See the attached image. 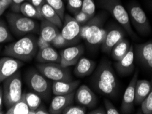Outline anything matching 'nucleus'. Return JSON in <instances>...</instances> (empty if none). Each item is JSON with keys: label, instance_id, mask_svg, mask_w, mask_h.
Masks as SVG:
<instances>
[{"label": "nucleus", "instance_id": "obj_1", "mask_svg": "<svg viewBox=\"0 0 152 114\" xmlns=\"http://www.w3.org/2000/svg\"><path fill=\"white\" fill-rule=\"evenodd\" d=\"M94 88L102 95L110 98L117 94L118 84L115 71L108 62L103 61L91 78Z\"/></svg>", "mask_w": 152, "mask_h": 114}, {"label": "nucleus", "instance_id": "obj_2", "mask_svg": "<svg viewBox=\"0 0 152 114\" xmlns=\"http://www.w3.org/2000/svg\"><path fill=\"white\" fill-rule=\"evenodd\" d=\"M37 39L38 38L34 35L27 34L18 41L6 45L2 54L15 57L22 62H30L35 57L39 50Z\"/></svg>", "mask_w": 152, "mask_h": 114}, {"label": "nucleus", "instance_id": "obj_3", "mask_svg": "<svg viewBox=\"0 0 152 114\" xmlns=\"http://www.w3.org/2000/svg\"><path fill=\"white\" fill-rule=\"evenodd\" d=\"M105 20V14H99L91 18L89 21L82 25L81 39L85 40L91 46L102 45L107 33V30L104 28Z\"/></svg>", "mask_w": 152, "mask_h": 114}, {"label": "nucleus", "instance_id": "obj_4", "mask_svg": "<svg viewBox=\"0 0 152 114\" xmlns=\"http://www.w3.org/2000/svg\"><path fill=\"white\" fill-rule=\"evenodd\" d=\"M99 6L108 12L118 23L124 28L127 33L134 39L137 37L134 32L129 19L128 12L121 1V0H99Z\"/></svg>", "mask_w": 152, "mask_h": 114}, {"label": "nucleus", "instance_id": "obj_5", "mask_svg": "<svg viewBox=\"0 0 152 114\" xmlns=\"http://www.w3.org/2000/svg\"><path fill=\"white\" fill-rule=\"evenodd\" d=\"M6 20L11 31L17 36H23L30 33H38L40 30V25L37 21L19 13H8Z\"/></svg>", "mask_w": 152, "mask_h": 114}, {"label": "nucleus", "instance_id": "obj_6", "mask_svg": "<svg viewBox=\"0 0 152 114\" xmlns=\"http://www.w3.org/2000/svg\"><path fill=\"white\" fill-rule=\"evenodd\" d=\"M48 79L34 68L29 69L25 75L26 83L28 86L46 102L50 100L52 93V84L51 85Z\"/></svg>", "mask_w": 152, "mask_h": 114}, {"label": "nucleus", "instance_id": "obj_7", "mask_svg": "<svg viewBox=\"0 0 152 114\" xmlns=\"http://www.w3.org/2000/svg\"><path fill=\"white\" fill-rule=\"evenodd\" d=\"M2 84L4 104L6 109H8L19 101L23 96V83L21 73L17 71L4 80Z\"/></svg>", "mask_w": 152, "mask_h": 114}, {"label": "nucleus", "instance_id": "obj_8", "mask_svg": "<svg viewBox=\"0 0 152 114\" xmlns=\"http://www.w3.org/2000/svg\"><path fill=\"white\" fill-rule=\"evenodd\" d=\"M129 21L140 36H147L151 32V27L145 11L136 2H130L127 6Z\"/></svg>", "mask_w": 152, "mask_h": 114}, {"label": "nucleus", "instance_id": "obj_9", "mask_svg": "<svg viewBox=\"0 0 152 114\" xmlns=\"http://www.w3.org/2000/svg\"><path fill=\"white\" fill-rule=\"evenodd\" d=\"M37 68L47 79L53 81H69L73 80L70 69L62 66L60 63H39L37 65Z\"/></svg>", "mask_w": 152, "mask_h": 114}, {"label": "nucleus", "instance_id": "obj_10", "mask_svg": "<svg viewBox=\"0 0 152 114\" xmlns=\"http://www.w3.org/2000/svg\"><path fill=\"white\" fill-rule=\"evenodd\" d=\"M62 30L60 31L62 36L69 42V46H73L77 43L80 40V32L82 25L76 21L74 17L69 14H65L63 19Z\"/></svg>", "mask_w": 152, "mask_h": 114}, {"label": "nucleus", "instance_id": "obj_11", "mask_svg": "<svg viewBox=\"0 0 152 114\" xmlns=\"http://www.w3.org/2000/svg\"><path fill=\"white\" fill-rule=\"evenodd\" d=\"M138 71H135L131 81L123 96V99L121 106V112L124 114L132 113L134 109L135 101V89L136 82L138 81Z\"/></svg>", "mask_w": 152, "mask_h": 114}, {"label": "nucleus", "instance_id": "obj_12", "mask_svg": "<svg viewBox=\"0 0 152 114\" xmlns=\"http://www.w3.org/2000/svg\"><path fill=\"white\" fill-rule=\"evenodd\" d=\"M74 100L86 108H94L98 103V98L94 91L86 85H81L75 91Z\"/></svg>", "mask_w": 152, "mask_h": 114}, {"label": "nucleus", "instance_id": "obj_13", "mask_svg": "<svg viewBox=\"0 0 152 114\" xmlns=\"http://www.w3.org/2000/svg\"><path fill=\"white\" fill-rule=\"evenodd\" d=\"M84 48L82 44L67 46L60 52V64L64 67H69L75 65L84 54Z\"/></svg>", "mask_w": 152, "mask_h": 114}, {"label": "nucleus", "instance_id": "obj_14", "mask_svg": "<svg viewBox=\"0 0 152 114\" xmlns=\"http://www.w3.org/2000/svg\"><path fill=\"white\" fill-rule=\"evenodd\" d=\"M23 64L21 60L10 56L0 58V84L19 71Z\"/></svg>", "mask_w": 152, "mask_h": 114}, {"label": "nucleus", "instance_id": "obj_15", "mask_svg": "<svg viewBox=\"0 0 152 114\" xmlns=\"http://www.w3.org/2000/svg\"><path fill=\"white\" fill-rule=\"evenodd\" d=\"M125 30L124 28L120 27H113L107 30L106 37L102 44V50L104 53H110L112 49L120 42L123 38H124Z\"/></svg>", "mask_w": 152, "mask_h": 114}, {"label": "nucleus", "instance_id": "obj_16", "mask_svg": "<svg viewBox=\"0 0 152 114\" xmlns=\"http://www.w3.org/2000/svg\"><path fill=\"white\" fill-rule=\"evenodd\" d=\"M134 51L133 46H130L128 52L125 56L116 62L115 67L118 74L121 76H127L134 70Z\"/></svg>", "mask_w": 152, "mask_h": 114}, {"label": "nucleus", "instance_id": "obj_17", "mask_svg": "<svg viewBox=\"0 0 152 114\" xmlns=\"http://www.w3.org/2000/svg\"><path fill=\"white\" fill-rule=\"evenodd\" d=\"M75 91L68 94L55 95V97L52 98L49 108L50 113L61 114L66 107L70 105H73L74 101Z\"/></svg>", "mask_w": 152, "mask_h": 114}, {"label": "nucleus", "instance_id": "obj_18", "mask_svg": "<svg viewBox=\"0 0 152 114\" xmlns=\"http://www.w3.org/2000/svg\"><path fill=\"white\" fill-rule=\"evenodd\" d=\"M95 66V62L88 58L82 57L75 64L73 73L76 77L80 78L85 77L90 75L93 72Z\"/></svg>", "mask_w": 152, "mask_h": 114}, {"label": "nucleus", "instance_id": "obj_19", "mask_svg": "<svg viewBox=\"0 0 152 114\" xmlns=\"http://www.w3.org/2000/svg\"><path fill=\"white\" fill-rule=\"evenodd\" d=\"M36 60L39 63H60V54L51 46L40 49L36 55Z\"/></svg>", "mask_w": 152, "mask_h": 114}, {"label": "nucleus", "instance_id": "obj_20", "mask_svg": "<svg viewBox=\"0 0 152 114\" xmlns=\"http://www.w3.org/2000/svg\"><path fill=\"white\" fill-rule=\"evenodd\" d=\"M80 81H53L51 85L52 94L53 95H64L68 94L80 86Z\"/></svg>", "mask_w": 152, "mask_h": 114}, {"label": "nucleus", "instance_id": "obj_21", "mask_svg": "<svg viewBox=\"0 0 152 114\" xmlns=\"http://www.w3.org/2000/svg\"><path fill=\"white\" fill-rule=\"evenodd\" d=\"M60 32V28L56 25L45 19L41 20L39 30L40 36H41L46 41L51 43Z\"/></svg>", "mask_w": 152, "mask_h": 114}, {"label": "nucleus", "instance_id": "obj_22", "mask_svg": "<svg viewBox=\"0 0 152 114\" xmlns=\"http://www.w3.org/2000/svg\"><path fill=\"white\" fill-rule=\"evenodd\" d=\"M40 11H41L42 19L56 25L59 28H62V24H63L62 20L60 19L56 11L51 8L49 4L47 3L44 4L40 8Z\"/></svg>", "mask_w": 152, "mask_h": 114}, {"label": "nucleus", "instance_id": "obj_23", "mask_svg": "<svg viewBox=\"0 0 152 114\" xmlns=\"http://www.w3.org/2000/svg\"><path fill=\"white\" fill-rule=\"evenodd\" d=\"M151 84L147 80H138L136 82L135 89V101L137 105L141 104L143 100L150 92Z\"/></svg>", "mask_w": 152, "mask_h": 114}, {"label": "nucleus", "instance_id": "obj_24", "mask_svg": "<svg viewBox=\"0 0 152 114\" xmlns=\"http://www.w3.org/2000/svg\"><path fill=\"white\" fill-rule=\"evenodd\" d=\"M134 51L136 60L140 64L142 63L152 57V41L137 44Z\"/></svg>", "mask_w": 152, "mask_h": 114}, {"label": "nucleus", "instance_id": "obj_25", "mask_svg": "<svg viewBox=\"0 0 152 114\" xmlns=\"http://www.w3.org/2000/svg\"><path fill=\"white\" fill-rule=\"evenodd\" d=\"M130 46L129 42L126 39L123 38L112 49L110 53L113 59L116 62L122 59L128 52Z\"/></svg>", "mask_w": 152, "mask_h": 114}, {"label": "nucleus", "instance_id": "obj_26", "mask_svg": "<svg viewBox=\"0 0 152 114\" xmlns=\"http://www.w3.org/2000/svg\"><path fill=\"white\" fill-rule=\"evenodd\" d=\"M20 12L24 16L31 18V19L41 20V21L43 19L40 9L36 7L29 1H25L21 4L20 7Z\"/></svg>", "mask_w": 152, "mask_h": 114}, {"label": "nucleus", "instance_id": "obj_27", "mask_svg": "<svg viewBox=\"0 0 152 114\" xmlns=\"http://www.w3.org/2000/svg\"><path fill=\"white\" fill-rule=\"evenodd\" d=\"M30 108L27 104L23 96L19 101L7 109L6 114H29Z\"/></svg>", "mask_w": 152, "mask_h": 114}, {"label": "nucleus", "instance_id": "obj_28", "mask_svg": "<svg viewBox=\"0 0 152 114\" xmlns=\"http://www.w3.org/2000/svg\"><path fill=\"white\" fill-rule=\"evenodd\" d=\"M23 96L30 110H36L42 104V98L35 92L23 93Z\"/></svg>", "mask_w": 152, "mask_h": 114}, {"label": "nucleus", "instance_id": "obj_29", "mask_svg": "<svg viewBox=\"0 0 152 114\" xmlns=\"http://www.w3.org/2000/svg\"><path fill=\"white\" fill-rule=\"evenodd\" d=\"M13 39L7 25L3 20L0 19V44L11 42Z\"/></svg>", "mask_w": 152, "mask_h": 114}, {"label": "nucleus", "instance_id": "obj_30", "mask_svg": "<svg viewBox=\"0 0 152 114\" xmlns=\"http://www.w3.org/2000/svg\"><path fill=\"white\" fill-rule=\"evenodd\" d=\"M45 2L56 11L60 19L63 21L64 15H65V6H64V0H45Z\"/></svg>", "mask_w": 152, "mask_h": 114}, {"label": "nucleus", "instance_id": "obj_31", "mask_svg": "<svg viewBox=\"0 0 152 114\" xmlns=\"http://www.w3.org/2000/svg\"><path fill=\"white\" fill-rule=\"evenodd\" d=\"M82 10L91 18L95 15V4L94 0H82Z\"/></svg>", "mask_w": 152, "mask_h": 114}, {"label": "nucleus", "instance_id": "obj_32", "mask_svg": "<svg viewBox=\"0 0 152 114\" xmlns=\"http://www.w3.org/2000/svg\"><path fill=\"white\" fill-rule=\"evenodd\" d=\"M87 112L86 107L81 105H70L66 107L62 111V114H85Z\"/></svg>", "mask_w": 152, "mask_h": 114}, {"label": "nucleus", "instance_id": "obj_33", "mask_svg": "<svg viewBox=\"0 0 152 114\" xmlns=\"http://www.w3.org/2000/svg\"><path fill=\"white\" fill-rule=\"evenodd\" d=\"M141 110L144 114H152V87L150 92L141 102Z\"/></svg>", "mask_w": 152, "mask_h": 114}, {"label": "nucleus", "instance_id": "obj_34", "mask_svg": "<svg viewBox=\"0 0 152 114\" xmlns=\"http://www.w3.org/2000/svg\"><path fill=\"white\" fill-rule=\"evenodd\" d=\"M66 8L72 15L82 10V0H66Z\"/></svg>", "mask_w": 152, "mask_h": 114}, {"label": "nucleus", "instance_id": "obj_35", "mask_svg": "<svg viewBox=\"0 0 152 114\" xmlns=\"http://www.w3.org/2000/svg\"><path fill=\"white\" fill-rule=\"evenodd\" d=\"M51 45L54 46L56 48H63V47H67L69 46V42L66 41L65 38L62 36L61 32H59L58 33L56 36L54 38V39L51 42Z\"/></svg>", "mask_w": 152, "mask_h": 114}, {"label": "nucleus", "instance_id": "obj_36", "mask_svg": "<svg viewBox=\"0 0 152 114\" xmlns=\"http://www.w3.org/2000/svg\"><path fill=\"white\" fill-rule=\"evenodd\" d=\"M73 17L75 18L76 21L81 25H83L85 23H86L91 19V17H89L88 15L86 14L82 10L79 11V12H76L75 14L73 15Z\"/></svg>", "mask_w": 152, "mask_h": 114}, {"label": "nucleus", "instance_id": "obj_37", "mask_svg": "<svg viewBox=\"0 0 152 114\" xmlns=\"http://www.w3.org/2000/svg\"><path fill=\"white\" fill-rule=\"evenodd\" d=\"M104 108L106 111V114H119L120 111L108 99H104Z\"/></svg>", "mask_w": 152, "mask_h": 114}, {"label": "nucleus", "instance_id": "obj_38", "mask_svg": "<svg viewBox=\"0 0 152 114\" xmlns=\"http://www.w3.org/2000/svg\"><path fill=\"white\" fill-rule=\"evenodd\" d=\"M37 46L39 50H40V49H42L48 47V46H51V44L50 42L46 41L45 40H44L41 36H39L37 39Z\"/></svg>", "mask_w": 152, "mask_h": 114}, {"label": "nucleus", "instance_id": "obj_39", "mask_svg": "<svg viewBox=\"0 0 152 114\" xmlns=\"http://www.w3.org/2000/svg\"><path fill=\"white\" fill-rule=\"evenodd\" d=\"M25 0H12V4L11 5L12 9L15 12H20V7L21 4L23 3Z\"/></svg>", "mask_w": 152, "mask_h": 114}, {"label": "nucleus", "instance_id": "obj_40", "mask_svg": "<svg viewBox=\"0 0 152 114\" xmlns=\"http://www.w3.org/2000/svg\"><path fill=\"white\" fill-rule=\"evenodd\" d=\"M28 1L39 9L41 8V6L46 3L45 0H28Z\"/></svg>", "mask_w": 152, "mask_h": 114}, {"label": "nucleus", "instance_id": "obj_41", "mask_svg": "<svg viewBox=\"0 0 152 114\" xmlns=\"http://www.w3.org/2000/svg\"><path fill=\"white\" fill-rule=\"evenodd\" d=\"M35 114H50L48 110L42 104L35 110Z\"/></svg>", "mask_w": 152, "mask_h": 114}, {"label": "nucleus", "instance_id": "obj_42", "mask_svg": "<svg viewBox=\"0 0 152 114\" xmlns=\"http://www.w3.org/2000/svg\"><path fill=\"white\" fill-rule=\"evenodd\" d=\"M90 114H106V111L104 107H98L88 113Z\"/></svg>", "mask_w": 152, "mask_h": 114}, {"label": "nucleus", "instance_id": "obj_43", "mask_svg": "<svg viewBox=\"0 0 152 114\" xmlns=\"http://www.w3.org/2000/svg\"><path fill=\"white\" fill-rule=\"evenodd\" d=\"M141 64L145 67V68L152 69V57L147 60H146V61L142 62V63H141Z\"/></svg>", "mask_w": 152, "mask_h": 114}, {"label": "nucleus", "instance_id": "obj_44", "mask_svg": "<svg viewBox=\"0 0 152 114\" xmlns=\"http://www.w3.org/2000/svg\"><path fill=\"white\" fill-rule=\"evenodd\" d=\"M0 3L6 9L10 6L12 4V0H0Z\"/></svg>", "mask_w": 152, "mask_h": 114}, {"label": "nucleus", "instance_id": "obj_45", "mask_svg": "<svg viewBox=\"0 0 152 114\" xmlns=\"http://www.w3.org/2000/svg\"><path fill=\"white\" fill-rule=\"evenodd\" d=\"M4 103V97H3V88L0 86V107L3 108Z\"/></svg>", "mask_w": 152, "mask_h": 114}, {"label": "nucleus", "instance_id": "obj_46", "mask_svg": "<svg viewBox=\"0 0 152 114\" xmlns=\"http://www.w3.org/2000/svg\"><path fill=\"white\" fill-rule=\"evenodd\" d=\"M6 10V9L1 5V3H0V16H1V15L3 14L4 12H5Z\"/></svg>", "mask_w": 152, "mask_h": 114}, {"label": "nucleus", "instance_id": "obj_47", "mask_svg": "<svg viewBox=\"0 0 152 114\" xmlns=\"http://www.w3.org/2000/svg\"><path fill=\"white\" fill-rule=\"evenodd\" d=\"M147 4L152 10V0H147Z\"/></svg>", "mask_w": 152, "mask_h": 114}, {"label": "nucleus", "instance_id": "obj_48", "mask_svg": "<svg viewBox=\"0 0 152 114\" xmlns=\"http://www.w3.org/2000/svg\"><path fill=\"white\" fill-rule=\"evenodd\" d=\"M4 113H4V111L2 110V107H0V114H4Z\"/></svg>", "mask_w": 152, "mask_h": 114}, {"label": "nucleus", "instance_id": "obj_49", "mask_svg": "<svg viewBox=\"0 0 152 114\" xmlns=\"http://www.w3.org/2000/svg\"><path fill=\"white\" fill-rule=\"evenodd\" d=\"M1 48L0 47V52H1Z\"/></svg>", "mask_w": 152, "mask_h": 114}, {"label": "nucleus", "instance_id": "obj_50", "mask_svg": "<svg viewBox=\"0 0 152 114\" xmlns=\"http://www.w3.org/2000/svg\"><path fill=\"white\" fill-rule=\"evenodd\" d=\"M151 87H152V80H151Z\"/></svg>", "mask_w": 152, "mask_h": 114}, {"label": "nucleus", "instance_id": "obj_51", "mask_svg": "<svg viewBox=\"0 0 152 114\" xmlns=\"http://www.w3.org/2000/svg\"><path fill=\"white\" fill-rule=\"evenodd\" d=\"M64 1H66V0H64Z\"/></svg>", "mask_w": 152, "mask_h": 114}]
</instances>
